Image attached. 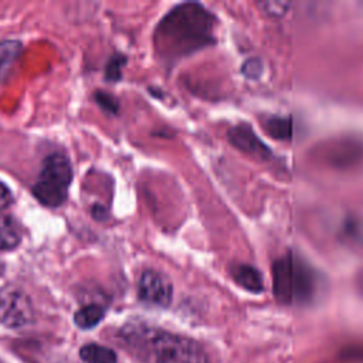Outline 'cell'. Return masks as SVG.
I'll return each instance as SVG.
<instances>
[{"instance_id": "10", "label": "cell", "mask_w": 363, "mask_h": 363, "mask_svg": "<svg viewBox=\"0 0 363 363\" xmlns=\"http://www.w3.org/2000/svg\"><path fill=\"white\" fill-rule=\"evenodd\" d=\"M23 51V44L18 40L0 41V81L6 79Z\"/></svg>"}, {"instance_id": "15", "label": "cell", "mask_w": 363, "mask_h": 363, "mask_svg": "<svg viewBox=\"0 0 363 363\" xmlns=\"http://www.w3.org/2000/svg\"><path fill=\"white\" fill-rule=\"evenodd\" d=\"M262 71L264 65L259 58H250L241 67V72L250 79H257L262 74Z\"/></svg>"}, {"instance_id": "2", "label": "cell", "mask_w": 363, "mask_h": 363, "mask_svg": "<svg viewBox=\"0 0 363 363\" xmlns=\"http://www.w3.org/2000/svg\"><path fill=\"white\" fill-rule=\"evenodd\" d=\"M119 335L128 347L146 363H211L199 342L160 328L132 322L125 325Z\"/></svg>"}, {"instance_id": "5", "label": "cell", "mask_w": 363, "mask_h": 363, "mask_svg": "<svg viewBox=\"0 0 363 363\" xmlns=\"http://www.w3.org/2000/svg\"><path fill=\"white\" fill-rule=\"evenodd\" d=\"M34 320V306L30 296L14 285L0 289V323L10 329L24 328Z\"/></svg>"}, {"instance_id": "12", "label": "cell", "mask_w": 363, "mask_h": 363, "mask_svg": "<svg viewBox=\"0 0 363 363\" xmlns=\"http://www.w3.org/2000/svg\"><path fill=\"white\" fill-rule=\"evenodd\" d=\"M79 357L85 363H116V353L104 345L86 343L79 349Z\"/></svg>"}, {"instance_id": "14", "label": "cell", "mask_w": 363, "mask_h": 363, "mask_svg": "<svg viewBox=\"0 0 363 363\" xmlns=\"http://www.w3.org/2000/svg\"><path fill=\"white\" fill-rule=\"evenodd\" d=\"M126 62V58L123 55H115L111 58L109 64L106 65L105 77L108 81H119L122 77V67Z\"/></svg>"}, {"instance_id": "4", "label": "cell", "mask_w": 363, "mask_h": 363, "mask_svg": "<svg viewBox=\"0 0 363 363\" xmlns=\"http://www.w3.org/2000/svg\"><path fill=\"white\" fill-rule=\"evenodd\" d=\"M72 177L74 173L69 159L61 152H54L43 162L33 186V196L45 207H60L68 199Z\"/></svg>"}, {"instance_id": "16", "label": "cell", "mask_w": 363, "mask_h": 363, "mask_svg": "<svg viewBox=\"0 0 363 363\" xmlns=\"http://www.w3.org/2000/svg\"><path fill=\"white\" fill-rule=\"evenodd\" d=\"M258 6L269 16H282L288 11V9L291 7V3L288 1H264V3H258Z\"/></svg>"}, {"instance_id": "6", "label": "cell", "mask_w": 363, "mask_h": 363, "mask_svg": "<svg viewBox=\"0 0 363 363\" xmlns=\"http://www.w3.org/2000/svg\"><path fill=\"white\" fill-rule=\"evenodd\" d=\"M138 296L146 305L167 308L173 299L172 281L163 272L146 269L138 281Z\"/></svg>"}, {"instance_id": "1", "label": "cell", "mask_w": 363, "mask_h": 363, "mask_svg": "<svg viewBox=\"0 0 363 363\" xmlns=\"http://www.w3.org/2000/svg\"><path fill=\"white\" fill-rule=\"evenodd\" d=\"M216 17L200 3L173 7L157 24L153 35L160 58L176 62L214 43Z\"/></svg>"}, {"instance_id": "3", "label": "cell", "mask_w": 363, "mask_h": 363, "mask_svg": "<svg viewBox=\"0 0 363 363\" xmlns=\"http://www.w3.org/2000/svg\"><path fill=\"white\" fill-rule=\"evenodd\" d=\"M272 292L284 305H308L318 295L322 279L315 268L292 250L272 262Z\"/></svg>"}, {"instance_id": "11", "label": "cell", "mask_w": 363, "mask_h": 363, "mask_svg": "<svg viewBox=\"0 0 363 363\" xmlns=\"http://www.w3.org/2000/svg\"><path fill=\"white\" fill-rule=\"evenodd\" d=\"M105 306L101 303H88L74 313V323L84 330L95 328L105 316Z\"/></svg>"}, {"instance_id": "7", "label": "cell", "mask_w": 363, "mask_h": 363, "mask_svg": "<svg viewBox=\"0 0 363 363\" xmlns=\"http://www.w3.org/2000/svg\"><path fill=\"white\" fill-rule=\"evenodd\" d=\"M228 140L240 150L259 157V159H268L271 155L269 147L257 136V133L252 130V128L248 123H238L228 129Z\"/></svg>"}, {"instance_id": "9", "label": "cell", "mask_w": 363, "mask_h": 363, "mask_svg": "<svg viewBox=\"0 0 363 363\" xmlns=\"http://www.w3.org/2000/svg\"><path fill=\"white\" fill-rule=\"evenodd\" d=\"M21 238L23 233L18 221L9 214H0V250H14Z\"/></svg>"}, {"instance_id": "8", "label": "cell", "mask_w": 363, "mask_h": 363, "mask_svg": "<svg viewBox=\"0 0 363 363\" xmlns=\"http://www.w3.org/2000/svg\"><path fill=\"white\" fill-rule=\"evenodd\" d=\"M233 279L245 291L259 294L264 291V278L258 268L250 264H235L231 267Z\"/></svg>"}, {"instance_id": "18", "label": "cell", "mask_w": 363, "mask_h": 363, "mask_svg": "<svg viewBox=\"0 0 363 363\" xmlns=\"http://www.w3.org/2000/svg\"><path fill=\"white\" fill-rule=\"evenodd\" d=\"M13 201V194L11 190L3 183L0 182V211L7 208Z\"/></svg>"}, {"instance_id": "13", "label": "cell", "mask_w": 363, "mask_h": 363, "mask_svg": "<svg viewBox=\"0 0 363 363\" xmlns=\"http://www.w3.org/2000/svg\"><path fill=\"white\" fill-rule=\"evenodd\" d=\"M264 129L265 132L278 140H289L292 138L294 125L292 119L289 116H268L264 121Z\"/></svg>"}, {"instance_id": "17", "label": "cell", "mask_w": 363, "mask_h": 363, "mask_svg": "<svg viewBox=\"0 0 363 363\" xmlns=\"http://www.w3.org/2000/svg\"><path fill=\"white\" fill-rule=\"evenodd\" d=\"M95 98H96L98 104L104 109H106L109 112H116L118 111V102H116V99L112 95H108V94H104V92H98Z\"/></svg>"}]
</instances>
